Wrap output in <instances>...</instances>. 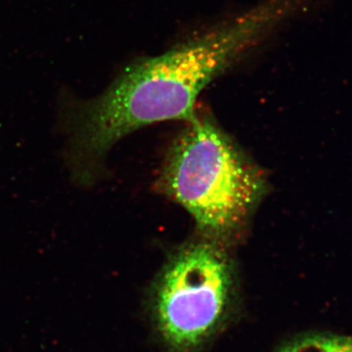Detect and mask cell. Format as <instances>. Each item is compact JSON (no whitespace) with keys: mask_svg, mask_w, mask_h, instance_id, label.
I'll return each instance as SVG.
<instances>
[{"mask_svg":"<svg viewBox=\"0 0 352 352\" xmlns=\"http://www.w3.org/2000/svg\"><path fill=\"white\" fill-rule=\"evenodd\" d=\"M311 1L261 0L161 54L134 60L103 94L83 103L88 138L108 150L141 127L191 122L201 91Z\"/></svg>","mask_w":352,"mask_h":352,"instance_id":"obj_1","label":"cell"},{"mask_svg":"<svg viewBox=\"0 0 352 352\" xmlns=\"http://www.w3.org/2000/svg\"><path fill=\"white\" fill-rule=\"evenodd\" d=\"M157 186L192 215L201 236L224 245L240 235L266 191L258 166L198 116L173 143Z\"/></svg>","mask_w":352,"mask_h":352,"instance_id":"obj_2","label":"cell"},{"mask_svg":"<svg viewBox=\"0 0 352 352\" xmlns=\"http://www.w3.org/2000/svg\"><path fill=\"white\" fill-rule=\"evenodd\" d=\"M238 275L227 245L201 236L173 252L150 291V316L170 352H196L235 312Z\"/></svg>","mask_w":352,"mask_h":352,"instance_id":"obj_3","label":"cell"},{"mask_svg":"<svg viewBox=\"0 0 352 352\" xmlns=\"http://www.w3.org/2000/svg\"><path fill=\"white\" fill-rule=\"evenodd\" d=\"M274 352H352V335L305 333L284 342Z\"/></svg>","mask_w":352,"mask_h":352,"instance_id":"obj_4","label":"cell"}]
</instances>
